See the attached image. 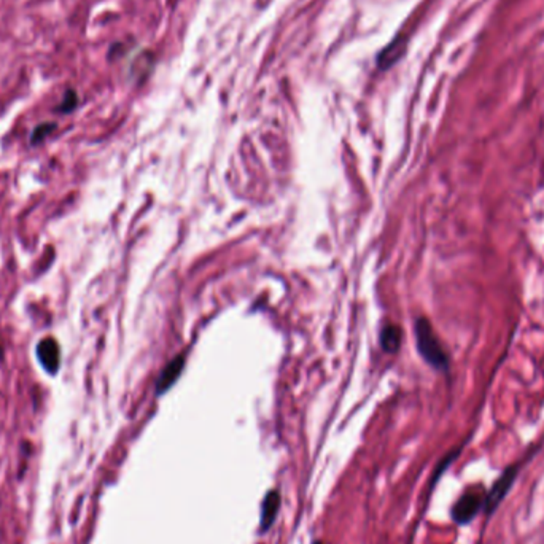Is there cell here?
I'll list each match as a JSON object with an SVG mask.
<instances>
[{"label":"cell","instance_id":"6da1fadb","mask_svg":"<svg viewBox=\"0 0 544 544\" xmlns=\"http://www.w3.org/2000/svg\"><path fill=\"white\" fill-rule=\"evenodd\" d=\"M416 337L418 352L423 360L436 370L446 371L449 368V356L427 318H418L416 322Z\"/></svg>","mask_w":544,"mask_h":544},{"label":"cell","instance_id":"7a4b0ae2","mask_svg":"<svg viewBox=\"0 0 544 544\" xmlns=\"http://www.w3.org/2000/svg\"><path fill=\"white\" fill-rule=\"evenodd\" d=\"M485 495L487 493L484 490H479L478 487L476 489L465 492L464 495L457 500V503H455L452 508L454 521L460 525L470 524L473 519L484 509Z\"/></svg>","mask_w":544,"mask_h":544},{"label":"cell","instance_id":"3957f363","mask_svg":"<svg viewBox=\"0 0 544 544\" xmlns=\"http://www.w3.org/2000/svg\"><path fill=\"white\" fill-rule=\"evenodd\" d=\"M516 476H517L516 466H511V468H506V471L495 480V484H493L492 489L487 492L485 495L484 511L487 514H492V512L498 508V504L506 498L512 484H514Z\"/></svg>","mask_w":544,"mask_h":544},{"label":"cell","instance_id":"277c9868","mask_svg":"<svg viewBox=\"0 0 544 544\" xmlns=\"http://www.w3.org/2000/svg\"><path fill=\"white\" fill-rule=\"evenodd\" d=\"M37 356L42 363V366L45 368V371L49 374H56L59 371L61 365V352L59 346L53 337H45L39 342L37 346Z\"/></svg>","mask_w":544,"mask_h":544},{"label":"cell","instance_id":"5b68a950","mask_svg":"<svg viewBox=\"0 0 544 544\" xmlns=\"http://www.w3.org/2000/svg\"><path fill=\"white\" fill-rule=\"evenodd\" d=\"M280 509V495L277 490H271L267 492V495L262 502V509H261V531L265 533L267 528L272 527L274 521L279 514Z\"/></svg>","mask_w":544,"mask_h":544},{"label":"cell","instance_id":"8992f818","mask_svg":"<svg viewBox=\"0 0 544 544\" xmlns=\"http://www.w3.org/2000/svg\"><path fill=\"white\" fill-rule=\"evenodd\" d=\"M183 366H185V356L183 355H179L177 358H174L164 368V370H162L161 377L158 380V385H156V387H158L159 395H161V393H164L166 390L171 389V387L175 384V380L180 377Z\"/></svg>","mask_w":544,"mask_h":544},{"label":"cell","instance_id":"52a82bcc","mask_svg":"<svg viewBox=\"0 0 544 544\" xmlns=\"http://www.w3.org/2000/svg\"><path fill=\"white\" fill-rule=\"evenodd\" d=\"M380 342H382L385 352H397L401 344V330L395 325H387L380 333Z\"/></svg>","mask_w":544,"mask_h":544},{"label":"cell","instance_id":"ba28073f","mask_svg":"<svg viewBox=\"0 0 544 544\" xmlns=\"http://www.w3.org/2000/svg\"><path fill=\"white\" fill-rule=\"evenodd\" d=\"M404 52V45L401 40H395L392 43V45L389 48L384 49V53L380 54L379 58V62H380V67L385 68V67H390L392 64H395V61L399 59V56L403 54Z\"/></svg>","mask_w":544,"mask_h":544},{"label":"cell","instance_id":"9c48e42d","mask_svg":"<svg viewBox=\"0 0 544 544\" xmlns=\"http://www.w3.org/2000/svg\"><path fill=\"white\" fill-rule=\"evenodd\" d=\"M77 105H78L77 91L67 90L64 92V97H62V102L54 109V111H58V114H71V111L77 109Z\"/></svg>","mask_w":544,"mask_h":544},{"label":"cell","instance_id":"30bf717a","mask_svg":"<svg viewBox=\"0 0 544 544\" xmlns=\"http://www.w3.org/2000/svg\"><path fill=\"white\" fill-rule=\"evenodd\" d=\"M54 129H56V124L54 123L39 124V126L34 129L32 135H30V143H32V145H39V143H42L43 140H45L47 137L52 134Z\"/></svg>","mask_w":544,"mask_h":544},{"label":"cell","instance_id":"8fae6325","mask_svg":"<svg viewBox=\"0 0 544 544\" xmlns=\"http://www.w3.org/2000/svg\"><path fill=\"white\" fill-rule=\"evenodd\" d=\"M0 358H2V347H0Z\"/></svg>","mask_w":544,"mask_h":544},{"label":"cell","instance_id":"7c38bea8","mask_svg":"<svg viewBox=\"0 0 544 544\" xmlns=\"http://www.w3.org/2000/svg\"><path fill=\"white\" fill-rule=\"evenodd\" d=\"M315 544H322V543H318V541H315Z\"/></svg>","mask_w":544,"mask_h":544}]
</instances>
